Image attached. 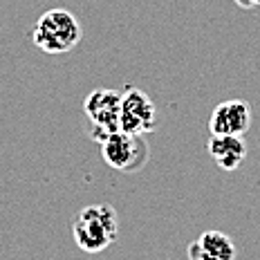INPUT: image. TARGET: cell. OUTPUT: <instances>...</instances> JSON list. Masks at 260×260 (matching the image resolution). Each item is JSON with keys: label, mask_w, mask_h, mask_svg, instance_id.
<instances>
[{"label": "cell", "mask_w": 260, "mask_h": 260, "mask_svg": "<svg viewBox=\"0 0 260 260\" xmlns=\"http://www.w3.org/2000/svg\"><path fill=\"white\" fill-rule=\"evenodd\" d=\"M251 126V106L242 99H229L215 106V110L209 117L211 135H236L245 137V133Z\"/></svg>", "instance_id": "cell-6"}, {"label": "cell", "mask_w": 260, "mask_h": 260, "mask_svg": "<svg viewBox=\"0 0 260 260\" xmlns=\"http://www.w3.org/2000/svg\"><path fill=\"white\" fill-rule=\"evenodd\" d=\"M119 236V218L110 204H88L74 215L72 238L85 253L106 251Z\"/></svg>", "instance_id": "cell-1"}, {"label": "cell", "mask_w": 260, "mask_h": 260, "mask_svg": "<svg viewBox=\"0 0 260 260\" xmlns=\"http://www.w3.org/2000/svg\"><path fill=\"white\" fill-rule=\"evenodd\" d=\"M236 3H238V7H242V9H253L260 5V0H236Z\"/></svg>", "instance_id": "cell-9"}, {"label": "cell", "mask_w": 260, "mask_h": 260, "mask_svg": "<svg viewBox=\"0 0 260 260\" xmlns=\"http://www.w3.org/2000/svg\"><path fill=\"white\" fill-rule=\"evenodd\" d=\"M85 115L92 121V139L101 144L108 135L119 130V112H121V92L117 90H94L85 99Z\"/></svg>", "instance_id": "cell-4"}, {"label": "cell", "mask_w": 260, "mask_h": 260, "mask_svg": "<svg viewBox=\"0 0 260 260\" xmlns=\"http://www.w3.org/2000/svg\"><path fill=\"white\" fill-rule=\"evenodd\" d=\"M101 155L108 161V166L121 173H137L142 171L150 159L148 144L142 135H130L123 130L108 135L99 144Z\"/></svg>", "instance_id": "cell-3"}, {"label": "cell", "mask_w": 260, "mask_h": 260, "mask_svg": "<svg viewBox=\"0 0 260 260\" xmlns=\"http://www.w3.org/2000/svg\"><path fill=\"white\" fill-rule=\"evenodd\" d=\"M188 260H236V245L222 231H204L186 247Z\"/></svg>", "instance_id": "cell-7"}, {"label": "cell", "mask_w": 260, "mask_h": 260, "mask_svg": "<svg viewBox=\"0 0 260 260\" xmlns=\"http://www.w3.org/2000/svg\"><path fill=\"white\" fill-rule=\"evenodd\" d=\"M81 23L68 9H50L39 18L31 31V41L45 54H65L79 45Z\"/></svg>", "instance_id": "cell-2"}, {"label": "cell", "mask_w": 260, "mask_h": 260, "mask_svg": "<svg viewBox=\"0 0 260 260\" xmlns=\"http://www.w3.org/2000/svg\"><path fill=\"white\" fill-rule=\"evenodd\" d=\"M207 148L222 171H236L247 157L245 137H236V135H211Z\"/></svg>", "instance_id": "cell-8"}, {"label": "cell", "mask_w": 260, "mask_h": 260, "mask_svg": "<svg viewBox=\"0 0 260 260\" xmlns=\"http://www.w3.org/2000/svg\"><path fill=\"white\" fill-rule=\"evenodd\" d=\"M157 128L155 104L144 90L128 88L121 92V112H119V130L130 135H146Z\"/></svg>", "instance_id": "cell-5"}]
</instances>
